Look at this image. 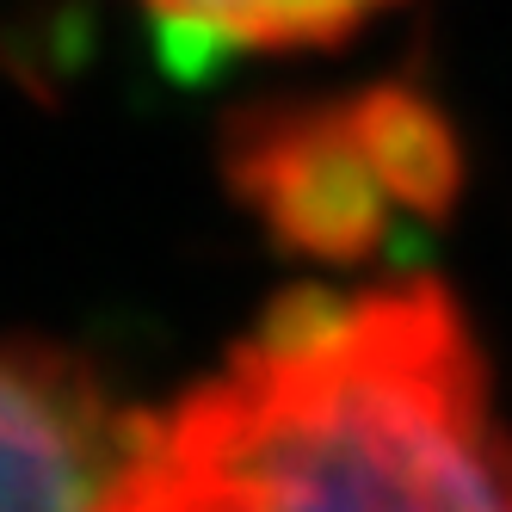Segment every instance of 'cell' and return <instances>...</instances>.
Masks as SVG:
<instances>
[{
  "label": "cell",
  "mask_w": 512,
  "mask_h": 512,
  "mask_svg": "<svg viewBox=\"0 0 512 512\" xmlns=\"http://www.w3.org/2000/svg\"><path fill=\"white\" fill-rule=\"evenodd\" d=\"M136 7L210 50H315L352 38L395 0H136Z\"/></svg>",
  "instance_id": "cell-5"
},
{
  "label": "cell",
  "mask_w": 512,
  "mask_h": 512,
  "mask_svg": "<svg viewBox=\"0 0 512 512\" xmlns=\"http://www.w3.org/2000/svg\"><path fill=\"white\" fill-rule=\"evenodd\" d=\"M352 118L358 136L371 149L383 186L395 198V210H414V216H445L463 192V149H457V130L438 105L414 87H371L352 99Z\"/></svg>",
  "instance_id": "cell-4"
},
{
  "label": "cell",
  "mask_w": 512,
  "mask_h": 512,
  "mask_svg": "<svg viewBox=\"0 0 512 512\" xmlns=\"http://www.w3.org/2000/svg\"><path fill=\"white\" fill-rule=\"evenodd\" d=\"M105 512H512V432L438 278L297 290L136 420Z\"/></svg>",
  "instance_id": "cell-1"
},
{
  "label": "cell",
  "mask_w": 512,
  "mask_h": 512,
  "mask_svg": "<svg viewBox=\"0 0 512 512\" xmlns=\"http://www.w3.org/2000/svg\"><path fill=\"white\" fill-rule=\"evenodd\" d=\"M136 420L68 352L0 346V512H105Z\"/></svg>",
  "instance_id": "cell-3"
},
{
  "label": "cell",
  "mask_w": 512,
  "mask_h": 512,
  "mask_svg": "<svg viewBox=\"0 0 512 512\" xmlns=\"http://www.w3.org/2000/svg\"><path fill=\"white\" fill-rule=\"evenodd\" d=\"M229 179L278 247L327 266H358L383 247L395 198L346 105L260 112L229 149Z\"/></svg>",
  "instance_id": "cell-2"
}]
</instances>
